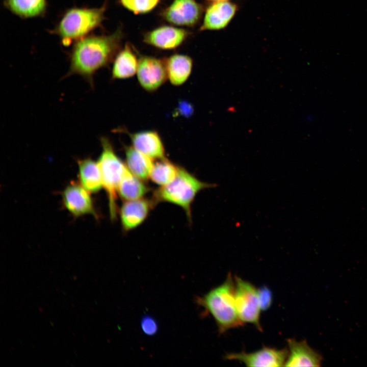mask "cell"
Returning a JSON list of instances; mask_svg holds the SVG:
<instances>
[{"mask_svg": "<svg viewBox=\"0 0 367 367\" xmlns=\"http://www.w3.org/2000/svg\"><path fill=\"white\" fill-rule=\"evenodd\" d=\"M120 30L108 35H89L77 40L69 55L70 66L66 76L77 74L93 84L94 74L108 65L120 47Z\"/></svg>", "mask_w": 367, "mask_h": 367, "instance_id": "1", "label": "cell"}, {"mask_svg": "<svg viewBox=\"0 0 367 367\" xmlns=\"http://www.w3.org/2000/svg\"><path fill=\"white\" fill-rule=\"evenodd\" d=\"M196 303L211 314L220 334L244 325L235 303V282L230 273L223 283L196 298Z\"/></svg>", "mask_w": 367, "mask_h": 367, "instance_id": "2", "label": "cell"}, {"mask_svg": "<svg viewBox=\"0 0 367 367\" xmlns=\"http://www.w3.org/2000/svg\"><path fill=\"white\" fill-rule=\"evenodd\" d=\"M216 186L199 179L182 167H179L175 179L164 186L160 187L154 192L153 199L156 204L165 202L181 208L189 221L192 217V204L196 195L201 191Z\"/></svg>", "mask_w": 367, "mask_h": 367, "instance_id": "3", "label": "cell"}, {"mask_svg": "<svg viewBox=\"0 0 367 367\" xmlns=\"http://www.w3.org/2000/svg\"><path fill=\"white\" fill-rule=\"evenodd\" d=\"M107 4L99 8H73L67 10L51 31L58 36L64 45L86 37L101 26L106 18Z\"/></svg>", "mask_w": 367, "mask_h": 367, "instance_id": "4", "label": "cell"}, {"mask_svg": "<svg viewBox=\"0 0 367 367\" xmlns=\"http://www.w3.org/2000/svg\"><path fill=\"white\" fill-rule=\"evenodd\" d=\"M100 143L102 150L97 162L101 173L103 188L108 198L110 217L115 220L117 214L118 187L126 166L116 154L107 138H101Z\"/></svg>", "mask_w": 367, "mask_h": 367, "instance_id": "5", "label": "cell"}, {"mask_svg": "<svg viewBox=\"0 0 367 367\" xmlns=\"http://www.w3.org/2000/svg\"><path fill=\"white\" fill-rule=\"evenodd\" d=\"M235 303L239 317L244 323L253 325L262 331L260 307L257 289L250 282L235 276Z\"/></svg>", "mask_w": 367, "mask_h": 367, "instance_id": "6", "label": "cell"}, {"mask_svg": "<svg viewBox=\"0 0 367 367\" xmlns=\"http://www.w3.org/2000/svg\"><path fill=\"white\" fill-rule=\"evenodd\" d=\"M288 353L286 348L277 349L264 347L251 353H228L225 359L238 360L248 366L278 367L284 365Z\"/></svg>", "mask_w": 367, "mask_h": 367, "instance_id": "7", "label": "cell"}, {"mask_svg": "<svg viewBox=\"0 0 367 367\" xmlns=\"http://www.w3.org/2000/svg\"><path fill=\"white\" fill-rule=\"evenodd\" d=\"M90 193L80 183L70 182L62 193L63 205L73 216L89 214L96 216V212Z\"/></svg>", "mask_w": 367, "mask_h": 367, "instance_id": "8", "label": "cell"}, {"mask_svg": "<svg viewBox=\"0 0 367 367\" xmlns=\"http://www.w3.org/2000/svg\"><path fill=\"white\" fill-rule=\"evenodd\" d=\"M137 74L140 85L145 90L154 91L168 78L166 62L154 57H142L138 63Z\"/></svg>", "mask_w": 367, "mask_h": 367, "instance_id": "9", "label": "cell"}, {"mask_svg": "<svg viewBox=\"0 0 367 367\" xmlns=\"http://www.w3.org/2000/svg\"><path fill=\"white\" fill-rule=\"evenodd\" d=\"M156 203L152 198H142L124 201L119 215L123 230L125 232L133 230L141 225L147 219Z\"/></svg>", "mask_w": 367, "mask_h": 367, "instance_id": "10", "label": "cell"}, {"mask_svg": "<svg viewBox=\"0 0 367 367\" xmlns=\"http://www.w3.org/2000/svg\"><path fill=\"white\" fill-rule=\"evenodd\" d=\"M202 12V6L195 0H174L164 11L163 16L171 23L192 26L200 20Z\"/></svg>", "mask_w": 367, "mask_h": 367, "instance_id": "11", "label": "cell"}, {"mask_svg": "<svg viewBox=\"0 0 367 367\" xmlns=\"http://www.w3.org/2000/svg\"><path fill=\"white\" fill-rule=\"evenodd\" d=\"M238 5L230 1L212 3L206 9L201 31H218L226 28L235 15Z\"/></svg>", "mask_w": 367, "mask_h": 367, "instance_id": "12", "label": "cell"}, {"mask_svg": "<svg viewBox=\"0 0 367 367\" xmlns=\"http://www.w3.org/2000/svg\"><path fill=\"white\" fill-rule=\"evenodd\" d=\"M287 357L284 366H320L322 356L311 348L305 340H287Z\"/></svg>", "mask_w": 367, "mask_h": 367, "instance_id": "13", "label": "cell"}, {"mask_svg": "<svg viewBox=\"0 0 367 367\" xmlns=\"http://www.w3.org/2000/svg\"><path fill=\"white\" fill-rule=\"evenodd\" d=\"M188 32L183 29L163 26L147 33L144 41L162 49H173L179 46L186 39Z\"/></svg>", "mask_w": 367, "mask_h": 367, "instance_id": "14", "label": "cell"}, {"mask_svg": "<svg viewBox=\"0 0 367 367\" xmlns=\"http://www.w3.org/2000/svg\"><path fill=\"white\" fill-rule=\"evenodd\" d=\"M133 146L152 159L165 158V149L158 134L151 130L138 132L130 135Z\"/></svg>", "mask_w": 367, "mask_h": 367, "instance_id": "15", "label": "cell"}, {"mask_svg": "<svg viewBox=\"0 0 367 367\" xmlns=\"http://www.w3.org/2000/svg\"><path fill=\"white\" fill-rule=\"evenodd\" d=\"M78 176L80 184L91 193L103 188L100 169L97 162L91 158L78 160Z\"/></svg>", "mask_w": 367, "mask_h": 367, "instance_id": "16", "label": "cell"}, {"mask_svg": "<svg viewBox=\"0 0 367 367\" xmlns=\"http://www.w3.org/2000/svg\"><path fill=\"white\" fill-rule=\"evenodd\" d=\"M125 165L129 171L138 178L146 181L149 179L154 165L153 159L133 146L125 148Z\"/></svg>", "mask_w": 367, "mask_h": 367, "instance_id": "17", "label": "cell"}, {"mask_svg": "<svg viewBox=\"0 0 367 367\" xmlns=\"http://www.w3.org/2000/svg\"><path fill=\"white\" fill-rule=\"evenodd\" d=\"M166 62L167 77L172 84L179 86L184 83L189 77L193 62L190 57L176 54L168 58Z\"/></svg>", "mask_w": 367, "mask_h": 367, "instance_id": "18", "label": "cell"}, {"mask_svg": "<svg viewBox=\"0 0 367 367\" xmlns=\"http://www.w3.org/2000/svg\"><path fill=\"white\" fill-rule=\"evenodd\" d=\"M4 6L13 14L22 18L44 16L46 0H4Z\"/></svg>", "mask_w": 367, "mask_h": 367, "instance_id": "19", "label": "cell"}, {"mask_svg": "<svg viewBox=\"0 0 367 367\" xmlns=\"http://www.w3.org/2000/svg\"><path fill=\"white\" fill-rule=\"evenodd\" d=\"M145 181L133 174L126 167L119 185L118 196L123 201L144 198L149 191Z\"/></svg>", "mask_w": 367, "mask_h": 367, "instance_id": "20", "label": "cell"}, {"mask_svg": "<svg viewBox=\"0 0 367 367\" xmlns=\"http://www.w3.org/2000/svg\"><path fill=\"white\" fill-rule=\"evenodd\" d=\"M138 63L130 46L126 44L115 58L112 71V77L124 79L133 76L137 73Z\"/></svg>", "mask_w": 367, "mask_h": 367, "instance_id": "21", "label": "cell"}, {"mask_svg": "<svg viewBox=\"0 0 367 367\" xmlns=\"http://www.w3.org/2000/svg\"><path fill=\"white\" fill-rule=\"evenodd\" d=\"M179 167L165 159H160L154 164L149 179L160 187L164 186L173 181L177 176Z\"/></svg>", "mask_w": 367, "mask_h": 367, "instance_id": "22", "label": "cell"}, {"mask_svg": "<svg viewBox=\"0 0 367 367\" xmlns=\"http://www.w3.org/2000/svg\"><path fill=\"white\" fill-rule=\"evenodd\" d=\"M125 8L135 14L148 12L158 3L159 0H120Z\"/></svg>", "mask_w": 367, "mask_h": 367, "instance_id": "23", "label": "cell"}, {"mask_svg": "<svg viewBox=\"0 0 367 367\" xmlns=\"http://www.w3.org/2000/svg\"><path fill=\"white\" fill-rule=\"evenodd\" d=\"M258 296L261 310L266 311L271 306L273 295L271 291L266 286H263L257 289Z\"/></svg>", "mask_w": 367, "mask_h": 367, "instance_id": "24", "label": "cell"}, {"mask_svg": "<svg viewBox=\"0 0 367 367\" xmlns=\"http://www.w3.org/2000/svg\"><path fill=\"white\" fill-rule=\"evenodd\" d=\"M141 327L143 332L148 335L155 334L158 329L156 321L149 316L143 318L141 322Z\"/></svg>", "mask_w": 367, "mask_h": 367, "instance_id": "25", "label": "cell"}, {"mask_svg": "<svg viewBox=\"0 0 367 367\" xmlns=\"http://www.w3.org/2000/svg\"><path fill=\"white\" fill-rule=\"evenodd\" d=\"M207 1L212 3L217 2H224V1H230V0H207Z\"/></svg>", "mask_w": 367, "mask_h": 367, "instance_id": "26", "label": "cell"}]
</instances>
